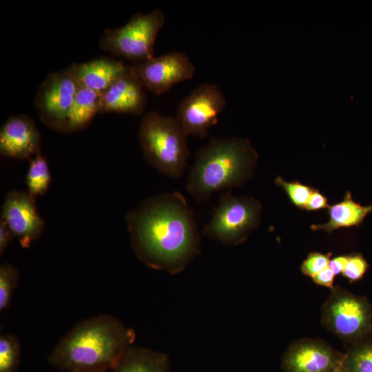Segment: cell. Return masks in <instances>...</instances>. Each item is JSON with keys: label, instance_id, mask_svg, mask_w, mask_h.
I'll return each instance as SVG.
<instances>
[{"label": "cell", "instance_id": "10", "mask_svg": "<svg viewBox=\"0 0 372 372\" xmlns=\"http://www.w3.org/2000/svg\"><path fill=\"white\" fill-rule=\"evenodd\" d=\"M322 320L330 331L347 339L365 331L369 323L370 314L364 301L337 288L333 289L324 305Z\"/></svg>", "mask_w": 372, "mask_h": 372}, {"label": "cell", "instance_id": "15", "mask_svg": "<svg viewBox=\"0 0 372 372\" xmlns=\"http://www.w3.org/2000/svg\"><path fill=\"white\" fill-rule=\"evenodd\" d=\"M335 358L333 351L315 340H302L291 347L285 364L290 372H329Z\"/></svg>", "mask_w": 372, "mask_h": 372}, {"label": "cell", "instance_id": "22", "mask_svg": "<svg viewBox=\"0 0 372 372\" xmlns=\"http://www.w3.org/2000/svg\"><path fill=\"white\" fill-rule=\"evenodd\" d=\"M274 183L285 192L291 203L300 209H304L315 189L299 181H287L280 176L276 177Z\"/></svg>", "mask_w": 372, "mask_h": 372}, {"label": "cell", "instance_id": "1", "mask_svg": "<svg viewBox=\"0 0 372 372\" xmlns=\"http://www.w3.org/2000/svg\"><path fill=\"white\" fill-rule=\"evenodd\" d=\"M132 249L148 267L175 275L200 252L194 212L179 192L145 198L125 216Z\"/></svg>", "mask_w": 372, "mask_h": 372}, {"label": "cell", "instance_id": "29", "mask_svg": "<svg viewBox=\"0 0 372 372\" xmlns=\"http://www.w3.org/2000/svg\"><path fill=\"white\" fill-rule=\"evenodd\" d=\"M348 260V255H341L331 258L329 263V269L336 276L342 273Z\"/></svg>", "mask_w": 372, "mask_h": 372}, {"label": "cell", "instance_id": "28", "mask_svg": "<svg viewBox=\"0 0 372 372\" xmlns=\"http://www.w3.org/2000/svg\"><path fill=\"white\" fill-rule=\"evenodd\" d=\"M14 238L6 224L0 220V254H3L10 242Z\"/></svg>", "mask_w": 372, "mask_h": 372}, {"label": "cell", "instance_id": "21", "mask_svg": "<svg viewBox=\"0 0 372 372\" xmlns=\"http://www.w3.org/2000/svg\"><path fill=\"white\" fill-rule=\"evenodd\" d=\"M19 271L10 263L0 267V311L6 310L19 284Z\"/></svg>", "mask_w": 372, "mask_h": 372}, {"label": "cell", "instance_id": "19", "mask_svg": "<svg viewBox=\"0 0 372 372\" xmlns=\"http://www.w3.org/2000/svg\"><path fill=\"white\" fill-rule=\"evenodd\" d=\"M51 175L48 163L39 154L30 160L25 177L28 192L33 196L43 195L48 190Z\"/></svg>", "mask_w": 372, "mask_h": 372}, {"label": "cell", "instance_id": "7", "mask_svg": "<svg viewBox=\"0 0 372 372\" xmlns=\"http://www.w3.org/2000/svg\"><path fill=\"white\" fill-rule=\"evenodd\" d=\"M81 87L69 67L48 74L35 96V109L48 127L64 132L69 111Z\"/></svg>", "mask_w": 372, "mask_h": 372}, {"label": "cell", "instance_id": "5", "mask_svg": "<svg viewBox=\"0 0 372 372\" xmlns=\"http://www.w3.org/2000/svg\"><path fill=\"white\" fill-rule=\"evenodd\" d=\"M165 22V16L159 8L147 14L135 13L124 25L107 28L99 46L132 64L142 63L154 56L156 39Z\"/></svg>", "mask_w": 372, "mask_h": 372}, {"label": "cell", "instance_id": "17", "mask_svg": "<svg viewBox=\"0 0 372 372\" xmlns=\"http://www.w3.org/2000/svg\"><path fill=\"white\" fill-rule=\"evenodd\" d=\"M114 372H171L168 356L163 352L146 347L130 346L124 353Z\"/></svg>", "mask_w": 372, "mask_h": 372}, {"label": "cell", "instance_id": "24", "mask_svg": "<svg viewBox=\"0 0 372 372\" xmlns=\"http://www.w3.org/2000/svg\"><path fill=\"white\" fill-rule=\"evenodd\" d=\"M350 372H372V344L365 345L352 353Z\"/></svg>", "mask_w": 372, "mask_h": 372}, {"label": "cell", "instance_id": "2", "mask_svg": "<svg viewBox=\"0 0 372 372\" xmlns=\"http://www.w3.org/2000/svg\"><path fill=\"white\" fill-rule=\"evenodd\" d=\"M136 338L118 318L99 314L83 320L57 342L48 362L62 371L107 372L116 366Z\"/></svg>", "mask_w": 372, "mask_h": 372}, {"label": "cell", "instance_id": "26", "mask_svg": "<svg viewBox=\"0 0 372 372\" xmlns=\"http://www.w3.org/2000/svg\"><path fill=\"white\" fill-rule=\"evenodd\" d=\"M329 206L327 198L320 190L314 189L304 209L310 211H317L327 209Z\"/></svg>", "mask_w": 372, "mask_h": 372}, {"label": "cell", "instance_id": "25", "mask_svg": "<svg viewBox=\"0 0 372 372\" xmlns=\"http://www.w3.org/2000/svg\"><path fill=\"white\" fill-rule=\"evenodd\" d=\"M368 268L366 260L360 254L348 255V260L342 275L350 282L360 280Z\"/></svg>", "mask_w": 372, "mask_h": 372}, {"label": "cell", "instance_id": "9", "mask_svg": "<svg viewBox=\"0 0 372 372\" xmlns=\"http://www.w3.org/2000/svg\"><path fill=\"white\" fill-rule=\"evenodd\" d=\"M131 68L144 87L158 95L178 83L192 79L196 71L187 54L176 51L131 64Z\"/></svg>", "mask_w": 372, "mask_h": 372}, {"label": "cell", "instance_id": "6", "mask_svg": "<svg viewBox=\"0 0 372 372\" xmlns=\"http://www.w3.org/2000/svg\"><path fill=\"white\" fill-rule=\"evenodd\" d=\"M262 211V205L256 198L225 192L201 234L223 245H239L260 225Z\"/></svg>", "mask_w": 372, "mask_h": 372}, {"label": "cell", "instance_id": "18", "mask_svg": "<svg viewBox=\"0 0 372 372\" xmlns=\"http://www.w3.org/2000/svg\"><path fill=\"white\" fill-rule=\"evenodd\" d=\"M101 93L81 87L69 111L64 133H72L85 128L100 113Z\"/></svg>", "mask_w": 372, "mask_h": 372}, {"label": "cell", "instance_id": "16", "mask_svg": "<svg viewBox=\"0 0 372 372\" xmlns=\"http://www.w3.org/2000/svg\"><path fill=\"white\" fill-rule=\"evenodd\" d=\"M371 212L372 204L362 206L353 200L351 192L347 191L341 201L329 205L327 208L328 222L324 224H313L311 229L322 230L331 234L333 231L340 228L358 227Z\"/></svg>", "mask_w": 372, "mask_h": 372}, {"label": "cell", "instance_id": "14", "mask_svg": "<svg viewBox=\"0 0 372 372\" xmlns=\"http://www.w3.org/2000/svg\"><path fill=\"white\" fill-rule=\"evenodd\" d=\"M130 67L121 60L101 56L86 62L74 63L69 68L81 87L102 93Z\"/></svg>", "mask_w": 372, "mask_h": 372}, {"label": "cell", "instance_id": "4", "mask_svg": "<svg viewBox=\"0 0 372 372\" xmlns=\"http://www.w3.org/2000/svg\"><path fill=\"white\" fill-rule=\"evenodd\" d=\"M138 136L147 163L160 173L178 179L187 167L190 150L185 133L176 117L155 111L140 121Z\"/></svg>", "mask_w": 372, "mask_h": 372}, {"label": "cell", "instance_id": "27", "mask_svg": "<svg viewBox=\"0 0 372 372\" xmlns=\"http://www.w3.org/2000/svg\"><path fill=\"white\" fill-rule=\"evenodd\" d=\"M335 276V275L328 267L316 274L312 278V279L317 285L329 288H333Z\"/></svg>", "mask_w": 372, "mask_h": 372}, {"label": "cell", "instance_id": "23", "mask_svg": "<svg viewBox=\"0 0 372 372\" xmlns=\"http://www.w3.org/2000/svg\"><path fill=\"white\" fill-rule=\"evenodd\" d=\"M332 253L311 252L300 266L302 273L311 278L329 267Z\"/></svg>", "mask_w": 372, "mask_h": 372}, {"label": "cell", "instance_id": "13", "mask_svg": "<svg viewBox=\"0 0 372 372\" xmlns=\"http://www.w3.org/2000/svg\"><path fill=\"white\" fill-rule=\"evenodd\" d=\"M145 87L130 69L101 93L100 113L141 115L145 109Z\"/></svg>", "mask_w": 372, "mask_h": 372}, {"label": "cell", "instance_id": "8", "mask_svg": "<svg viewBox=\"0 0 372 372\" xmlns=\"http://www.w3.org/2000/svg\"><path fill=\"white\" fill-rule=\"evenodd\" d=\"M225 106L221 89L214 83H204L181 101L175 117L188 136L203 138L217 123Z\"/></svg>", "mask_w": 372, "mask_h": 372}, {"label": "cell", "instance_id": "12", "mask_svg": "<svg viewBox=\"0 0 372 372\" xmlns=\"http://www.w3.org/2000/svg\"><path fill=\"white\" fill-rule=\"evenodd\" d=\"M0 154L21 160L41 154L40 134L32 118L18 114L7 119L0 130Z\"/></svg>", "mask_w": 372, "mask_h": 372}, {"label": "cell", "instance_id": "11", "mask_svg": "<svg viewBox=\"0 0 372 372\" xmlns=\"http://www.w3.org/2000/svg\"><path fill=\"white\" fill-rule=\"evenodd\" d=\"M3 220L23 248L38 240L44 229V221L36 205L35 197L28 192L13 190L6 196L1 207Z\"/></svg>", "mask_w": 372, "mask_h": 372}, {"label": "cell", "instance_id": "3", "mask_svg": "<svg viewBox=\"0 0 372 372\" xmlns=\"http://www.w3.org/2000/svg\"><path fill=\"white\" fill-rule=\"evenodd\" d=\"M258 161V153L247 138H212L196 154L187 191L198 203L207 202L216 192L242 186L254 175Z\"/></svg>", "mask_w": 372, "mask_h": 372}, {"label": "cell", "instance_id": "20", "mask_svg": "<svg viewBox=\"0 0 372 372\" xmlns=\"http://www.w3.org/2000/svg\"><path fill=\"white\" fill-rule=\"evenodd\" d=\"M21 345L17 337L10 333L0 336V372H17L20 364Z\"/></svg>", "mask_w": 372, "mask_h": 372}]
</instances>
